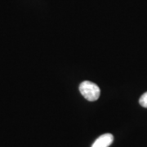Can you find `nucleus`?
I'll return each mask as SVG.
<instances>
[{
    "label": "nucleus",
    "mask_w": 147,
    "mask_h": 147,
    "mask_svg": "<svg viewBox=\"0 0 147 147\" xmlns=\"http://www.w3.org/2000/svg\"><path fill=\"white\" fill-rule=\"evenodd\" d=\"M79 91L85 99L89 101L96 100L100 94L99 87L90 81H84L79 85Z\"/></svg>",
    "instance_id": "1"
},
{
    "label": "nucleus",
    "mask_w": 147,
    "mask_h": 147,
    "mask_svg": "<svg viewBox=\"0 0 147 147\" xmlns=\"http://www.w3.org/2000/svg\"><path fill=\"white\" fill-rule=\"evenodd\" d=\"M114 141V137L110 133H105L98 137L92 147H109Z\"/></svg>",
    "instance_id": "2"
},
{
    "label": "nucleus",
    "mask_w": 147,
    "mask_h": 147,
    "mask_svg": "<svg viewBox=\"0 0 147 147\" xmlns=\"http://www.w3.org/2000/svg\"><path fill=\"white\" fill-rule=\"evenodd\" d=\"M139 102H140V105L145 107V108H147V92H145L144 94L142 95L139 100Z\"/></svg>",
    "instance_id": "3"
}]
</instances>
